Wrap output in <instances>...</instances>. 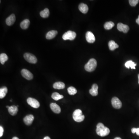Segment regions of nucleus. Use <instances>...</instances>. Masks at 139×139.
<instances>
[{
  "mask_svg": "<svg viewBox=\"0 0 139 139\" xmlns=\"http://www.w3.org/2000/svg\"><path fill=\"white\" fill-rule=\"evenodd\" d=\"M76 37V33L75 32L68 31L63 34L62 38L64 40H73L75 39Z\"/></svg>",
  "mask_w": 139,
  "mask_h": 139,
  "instance_id": "obj_4",
  "label": "nucleus"
},
{
  "mask_svg": "<svg viewBox=\"0 0 139 139\" xmlns=\"http://www.w3.org/2000/svg\"><path fill=\"white\" fill-rule=\"evenodd\" d=\"M21 74L23 77L28 80H31L33 77L32 73L30 71L25 69H23L21 70Z\"/></svg>",
  "mask_w": 139,
  "mask_h": 139,
  "instance_id": "obj_8",
  "label": "nucleus"
},
{
  "mask_svg": "<svg viewBox=\"0 0 139 139\" xmlns=\"http://www.w3.org/2000/svg\"><path fill=\"white\" fill-rule=\"evenodd\" d=\"M129 3L131 6L134 7L138 4L139 1L138 0H129Z\"/></svg>",
  "mask_w": 139,
  "mask_h": 139,
  "instance_id": "obj_28",
  "label": "nucleus"
},
{
  "mask_svg": "<svg viewBox=\"0 0 139 139\" xmlns=\"http://www.w3.org/2000/svg\"><path fill=\"white\" fill-rule=\"evenodd\" d=\"M131 132L133 133H136L137 135L139 136V128L133 127L131 129Z\"/></svg>",
  "mask_w": 139,
  "mask_h": 139,
  "instance_id": "obj_29",
  "label": "nucleus"
},
{
  "mask_svg": "<svg viewBox=\"0 0 139 139\" xmlns=\"http://www.w3.org/2000/svg\"><path fill=\"white\" fill-rule=\"evenodd\" d=\"M9 107L10 106H6V107H7V108H8H8H9Z\"/></svg>",
  "mask_w": 139,
  "mask_h": 139,
  "instance_id": "obj_36",
  "label": "nucleus"
},
{
  "mask_svg": "<svg viewBox=\"0 0 139 139\" xmlns=\"http://www.w3.org/2000/svg\"><path fill=\"white\" fill-rule=\"evenodd\" d=\"M138 83L139 84V74L138 75Z\"/></svg>",
  "mask_w": 139,
  "mask_h": 139,
  "instance_id": "obj_35",
  "label": "nucleus"
},
{
  "mask_svg": "<svg viewBox=\"0 0 139 139\" xmlns=\"http://www.w3.org/2000/svg\"><path fill=\"white\" fill-rule=\"evenodd\" d=\"M114 139H122L120 137H116Z\"/></svg>",
  "mask_w": 139,
  "mask_h": 139,
  "instance_id": "obj_34",
  "label": "nucleus"
},
{
  "mask_svg": "<svg viewBox=\"0 0 139 139\" xmlns=\"http://www.w3.org/2000/svg\"><path fill=\"white\" fill-rule=\"evenodd\" d=\"M65 83L61 82H56L53 84V87L57 89H62L65 87Z\"/></svg>",
  "mask_w": 139,
  "mask_h": 139,
  "instance_id": "obj_18",
  "label": "nucleus"
},
{
  "mask_svg": "<svg viewBox=\"0 0 139 139\" xmlns=\"http://www.w3.org/2000/svg\"><path fill=\"white\" fill-rule=\"evenodd\" d=\"M68 93L70 95H74L77 93V90L75 87L70 86L68 88Z\"/></svg>",
  "mask_w": 139,
  "mask_h": 139,
  "instance_id": "obj_27",
  "label": "nucleus"
},
{
  "mask_svg": "<svg viewBox=\"0 0 139 139\" xmlns=\"http://www.w3.org/2000/svg\"><path fill=\"white\" fill-rule=\"evenodd\" d=\"M15 21V15L14 14H12L6 19L5 21H6V24L8 26H10L13 24Z\"/></svg>",
  "mask_w": 139,
  "mask_h": 139,
  "instance_id": "obj_13",
  "label": "nucleus"
},
{
  "mask_svg": "<svg viewBox=\"0 0 139 139\" xmlns=\"http://www.w3.org/2000/svg\"><path fill=\"white\" fill-rule=\"evenodd\" d=\"M10 101H11V102H12V100H10Z\"/></svg>",
  "mask_w": 139,
  "mask_h": 139,
  "instance_id": "obj_37",
  "label": "nucleus"
},
{
  "mask_svg": "<svg viewBox=\"0 0 139 139\" xmlns=\"http://www.w3.org/2000/svg\"><path fill=\"white\" fill-rule=\"evenodd\" d=\"M51 139V138L49 137V136H46L44 137V139Z\"/></svg>",
  "mask_w": 139,
  "mask_h": 139,
  "instance_id": "obj_32",
  "label": "nucleus"
},
{
  "mask_svg": "<svg viewBox=\"0 0 139 139\" xmlns=\"http://www.w3.org/2000/svg\"><path fill=\"white\" fill-rule=\"evenodd\" d=\"M136 23H137L139 25V16H138V18L137 19H136Z\"/></svg>",
  "mask_w": 139,
  "mask_h": 139,
  "instance_id": "obj_31",
  "label": "nucleus"
},
{
  "mask_svg": "<svg viewBox=\"0 0 139 139\" xmlns=\"http://www.w3.org/2000/svg\"><path fill=\"white\" fill-rule=\"evenodd\" d=\"M58 34V32L55 30H51L49 31L46 34V38L48 39H51L55 37Z\"/></svg>",
  "mask_w": 139,
  "mask_h": 139,
  "instance_id": "obj_16",
  "label": "nucleus"
},
{
  "mask_svg": "<svg viewBox=\"0 0 139 139\" xmlns=\"http://www.w3.org/2000/svg\"><path fill=\"white\" fill-rule=\"evenodd\" d=\"M114 26V24L112 21H109L106 22L104 25V28L107 30H109L111 29Z\"/></svg>",
  "mask_w": 139,
  "mask_h": 139,
  "instance_id": "obj_26",
  "label": "nucleus"
},
{
  "mask_svg": "<svg viewBox=\"0 0 139 139\" xmlns=\"http://www.w3.org/2000/svg\"><path fill=\"white\" fill-rule=\"evenodd\" d=\"M98 86L97 84H93L92 88L89 90L90 93L93 96H95L98 95Z\"/></svg>",
  "mask_w": 139,
  "mask_h": 139,
  "instance_id": "obj_14",
  "label": "nucleus"
},
{
  "mask_svg": "<svg viewBox=\"0 0 139 139\" xmlns=\"http://www.w3.org/2000/svg\"><path fill=\"white\" fill-rule=\"evenodd\" d=\"M25 59L31 63L35 64L37 63V59L33 54L30 53H25L24 55Z\"/></svg>",
  "mask_w": 139,
  "mask_h": 139,
  "instance_id": "obj_5",
  "label": "nucleus"
},
{
  "mask_svg": "<svg viewBox=\"0 0 139 139\" xmlns=\"http://www.w3.org/2000/svg\"><path fill=\"white\" fill-rule=\"evenodd\" d=\"M97 65V62L96 60L95 59L91 58L85 65V69L87 72H92L95 70Z\"/></svg>",
  "mask_w": 139,
  "mask_h": 139,
  "instance_id": "obj_2",
  "label": "nucleus"
},
{
  "mask_svg": "<svg viewBox=\"0 0 139 139\" xmlns=\"http://www.w3.org/2000/svg\"><path fill=\"white\" fill-rule=\"evenodd\" d=\"M8 59V57L5 53H2L0 55V62L2 65H4L6 61Z\"/></svg>",
  "mask_w": 139,
  "mask_h": 139,
  "instance_id": "obj_25",
  "label": "nucleus"
},
{
  "mask_svg": "<svg viewBox=\"0 0 139 139\" xmlns=\"http://www.w3.org/2000/svg\"><path fill=\"white\" fill-rule=\"evenodd\" d=\"M34 119V116L32 114H29L24 117L23 119V121L26 125L30 126L32 124Z\"/></svg>",
  "mask_w": 139,
  "mask_h": 139,
  "instance_id": "obj_11",
  "label": "nucleus"
},
{
  "mask_svg": "<svg viewBox=\"0 0 139 139\" xmlns=\"http://www.w3.org/2000/svg\"><path fill=\"white\" fill-rule=\"evenodd\" d=\"M117 28L120 31L123 32L124 33H127L129 29V26L127 25L124 24L122 23H118Z\"/></svg>",
  "mask_w": 139,
  "mask_h": 139,
  "instance_id": "obj_9",
  "label": "nucleus"
},
{
  "mask_svg": "<svg viewBox=\"0 0 139 139\" xmlns=\"http://www.w3.org/2000/svg\"><path fill=\"white\" fill-rule=\"evenodd\" d=\"M73 118L76 122H82L84 120L85 116L83 115L82 110L79 109L75 110L73 114Z\"/></svg>",
  "mask_w": 139,
  "mask_h": 139,
  "instance_id": "obj_3",
  "label": "nucleus"
},
{
  "mask_svg": "<svg viewBox=\"0 0 139 139\" xmlns=\"http://www.w3.org/2000/svg\"><path fill=\"white\" fill-rule=\"evenodd\" d=\"M12 139H19V138H18L17 137H14L13 138H12Z\"/></svg>",
  "mask_w": 139,
  "mask_h": 139,
  "instance_id": "obj_33",
  "label": "nucleus"
},
{
  "mask_svg": "<svg viewBox=\"0 0 139 139\" xmlns=\"http://www.w3.org/2000/svg\"><path fill=\"white\" fill-rule=\"evenodd\" d=\"M85 37L86 41L89 43H93L95 40V36L91 32H87L86 33Z\"/></svg>",
  "mask_w": 139,
  "mask_h": 139,
  "instance_id": "obj_10",
  "label": "nucleus"
},
{
  "mask_svg": "<svg viewBox=\"0 0 139 139\" xmlns=\"http://www.w3.org/2000/svg\"><path fill=\"white\" fill-rule=\"evenodd\" d=\"M30 24V21L29 19H26L23 20L20 26L22 29H26L28 28Z\"/></svg>",
  "mask_w": 139,
  "mask_h": 139,
  "instance_id": "obj_19",
  "label": "nucleus"
},
{
  "mask_svg": "<svg viewBox=\"0 0 139 139\" xmlns=\"http://www.w3.org/2000/svg\"><path fill=\"white\" fill-rule=\"evenodd\" d=\"M27 103L32 107L34 108H38L40 106L39 102L34 98L29 97L27 100Z\"/></svg>",
  "mask_w": 139,
  "mask_h": 139,
  "instance_id": "obj_6",
  "label": "nucleus"
},
{
  "mask_svg": "<svg viewBox=\"0 0 139 139\" xmlns=\"http://www.w3.org/2000/svg\"><path fill=\"white\" fill-rule=\"evenodd\" d=\"M97 134L101 137L107 136L110 133V130L108 127H105L102 123H99L97 126Z\"/></svg>",
  "mask_w": 139,
  "mask_h": 139,
  "instance_id": "obj_1",
  "label": "nucleus"
},
{
  "mask_svg": "<svg viewBox=\"0 0 139 139\" xmlns=\"http://www.w3.org/2000/svg\"><path fill=\"white\" fill-rule=\"evenodd\" d=\"M4 129L2 126H0V137H1L3 135L4 133Z\"/></svg>",
  "mask_w": 139,
  "mask_h": 139,
  "instance_id": "obj_30",
  "label": "nucleus"
},
{
  "mask_svg": "<svg viewBox=\"0 0 139 139\" xmlns=\"http://www.w3.org/2000/svg\"><path fill=\"white\" fill-rule=\"evenodd\" d=\"M79 8L80 11L83 14L87 13L89 10V8L87 5L83 3H81L79 6Z\"/></svg>",
  "mask_w": 139,
  "mask_h": 139,
  "instance_id": "obj_17",
  "label": "nucleus"
},
{
  "mask_svg": "<svg viewBox=\"0 0 139 139\" xmlns=\"http://www.w3.org/2000/svg\"><path fill=\"white\" fill-rule=\"evenodd\" d=\"M50 108L55 113L59 114L61 111L60 107L55 103H52L50 105Z\"/></svg>",
  "mask_w": 139,
  "mask_h": 139,
  "instance_id": "obj_12",
  "label": "nucleus"
},
{
  "mask_svg": "<svg viewBox=\"0 0 139 139\" xmlns=\"http://www.w3.org/2000/svg\"><path fill=\"white\" fill-rule=\"evenodd\" d=\"M136 65V63H135L133 62L132 60L127 61L125 64V66L127 68L129 69L130 67L131 69H136L135 66Z\"/></svg>",
  "mask_w": 139,
  "mask_h": 139,
  "instance_id": "obj_21",
  "label": "nucleus"
},
{
  "mask_svg": "<svg viewBox=\"0 0 139 139\" xmlns=\"http://www.w3.org/2000/svg\"><path fill=\"white\" fill-rule=\"evenodd\" d=\"M51 97L54 100H57L61 99L63 98V95H60L57 92H54L52 93L51 95Z\"/></svg>",
  "mask_w": 139,
  "mask_h": 139,
  "instance_id": "obj_24",
  "label": "nucleus"
},
{
  "mask_svg": "<svg viewBox=\"0 0 139 139\" xmlns=\"http://www.w3.org/2000/svg\"><path fill=\"white\" fill-rule=\"evenodd\" d=\"M8 112L11 115L14 116L17 114L18 109L17 106L13 105L9 107V108L8 109Z\"/></svg>",
  "mask_w": 139,
  "mask_h": 139,
  "instance_id": "obj_15",
  "label": "nucleus"
},
{
  "mask_svg": "<svg viewBox=\"0 0 139 139\" xmlns=\"http://www.w3.org/2000/svg\"><path fill=\"white\" fill-rule=\"evenodd\" d=\"M109 48L110 50L111 51H113L116 49L117 48L119 47V45L114 41H110L108 43Z\"/></svg>",
  "mask_w": 139,
  "mask_h": 139,
  "instance_id": "obj_20",
  "label": "nucleus"
},
{
  "mask_svg": "<svg viewBox=\"0 0 139 139\" xmlns=\"http://www.w3.org/2000/svg\"><path fill=\"white\" fill-rule=\"evenodd\" d=\"M40 15L43 18H47L49 15V10L48 8H45L43 11L40 12Z\"/></svg>",
  "mask_w": 139,
  "mask_h": 139,
  "instance_id": "obj_23",
  "label": "nucleus"
},
{
  "mask_svg": "<svg viewBox=\"0 0 139 139\" xmlns=\"http://www.w3.org/2000/svg\"><path fill=\"white\" fill-rule=\"evenodd\" d=\"M111 103L112 106L115 109H120L122 107V102L117 97H113L111 100Z\"/></svg>",
  "mask_w": 139,
  "mask_h": 139,
  "instance_id": "obj_7",
  "label": "nucleus"
},
{
  "mask_svg": "<svg viewBox=\"0 0 139 139\" xmlns=\"http://www.w3.org/2000/svg\"><path fill=\"white\" fill-rule=\"evenodd\" d=\"M7 88L6 86H3L0 89V98L3 99L7 93Z\"/></svg>",
  "mask_w": 139,
  "mask_h": 139,
  "instance_id": "obj_22",
  "label": "nucleus"
}]
</instances>
